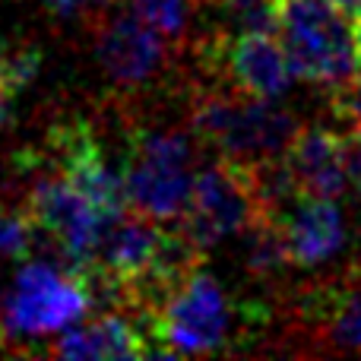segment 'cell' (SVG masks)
I'll use <instances>...</instances> for the list:
<instances>
[{
  "label": "cell",
  "mask_w": 361,
  "mask_h": 361,
  "mask_svg": "<svg viewBox=\"0 0 361 361\" xmlns=\"http://www.w3.org/2000/svg\"><path fill=\"white\" fill-rule=\"evenodd\" d=\"M190 130L197 140L212 146L219 159L250 165L286 156L301 124L295 114L273 105V99L250 95L238 86H209L190 99Z\"/></svg>",
  "instance_id": "1"
},
{
  "label": "cell",
  "mask_w": 361,
  "mask_h": 361,
  "mask_svg": "<svg viewBox=\"0 0 361 361\" xmlns=\"http://www.w3.org/2000/svg\"><path fill=\"white\" fill-rule=\"evenodd\" d=\"M279 42L295 76L339 89L358 73V38L352 13L336 0H282Z\"/></svg>",
  "instance_id": "2"
},
{
  "label": "cell",
  "mask_w": 361,
  "mask_h": 361,
  "mask_svg": "<svg viewBox=\"0 0 361 361\" xmlns=\"http://www.w3.org/2000/svg\"><path fill=\"white\" fill-rule=\"evenodd\" d=\"M92 305L86 276L35 260L19 269L10 295L0 305V326L6 333V343L57 336L86 317Z\"/></svg>",
  "instance_id": "3"
},
{
  "label": "cell",
  "mask_w": 361,
  "mask_h": 361,
  "mask_svg": "<svg viewBox=\"0 0 361 361\" xmlns=\"http://www.w3.org/2000/svg\"><path fill=\"white\" fill-rule=\"evenodd\" d=\"M140 326L149 339L152 355H209V352L222 349L228 339L231 305L222 286L209 273L197 269Z\"/></svg>",
  "instance_id": "4"
},
{
  "label": "cell",
  "mask_w": 361,
  "mask_h": 361,
  "mask_svg": "<svg viewBox=\"0 0 361 361\" xmlns=\"http://www.w3.org/2000/svg\"><path fill=\"white\" fill-rule=\"evenodd\" d=\"M25 212L38 231L54 238L61 254L67 257V269L86 276L92 267L95 244L105 231L111 212H102L67 175L51 171L32 180ZM118 216V212H114Z\"/></svg>",
  "instance_id": "5"
},
{
  "label": "cell",
  "mask_w": 361,
  "mask_h": 361,
  "mask_svg": "<svg viewBox=\"0 0 361 361\" xmlns=\"http://www.w3.org/2000/svg\"><path fill=\"white\" fill-rule=\"evenodd\" d=\"M260 216L254 203V193L247 187L241 165L228 159H216L212 165L197 171L193 178V200L187 212L178 219V225L209 250L212 244L244 231L254 219Z\"/></svg>",
  "instance_id": "6"
},
{
  "label": "cell",
  "mask_w": 361,
  "mask_h": 361,
  "mask_svg": "<svg viewBox=\"0 0 361 361\" xmlns=\"http://www.w3.org/2000/svg\"><path fill=\"white\" fill-rule=\"evenodd\" d=\"M95 25V61L121 89H140L159 76L169 61L165 35L133 10L99 13Z\"/></svg>",
  "instance_id": "7"
},
{
  "label": "cell",
  "mask_w": 361,
  "mask_h": 361,
  "mask_svg": "<svg viewBox=\"0 0 361 361\" xmlns=\"http://www.w3.org/2000/svg\"><path fill=\"white\" fill-rule=\"evenodd\" d=\"M193 178L190 165L159 162V159L133 156L124 165V187L127 203L133 212L156 219V222H178L193 200Z\"/></svg>",
  "instance_id": "8"
},
{
  "label": "cell",
  "mask_w": 361,
  "mask_h": 361,
  "mask_svg": "<svg viewBox=\"0 0 361 361\" xmlns=\"http://www.w3.org/2000/svg\"><path fill=\"white\" fill-rule=\"evenodd\" d=\"M295 267H320L345 244V222L336 200L301 193L282 219Z\"/></svg>",
  "instance_id": "9"
},
{
  "label": "cell",
  "mask_w": 361,
  "mask_h": 361,
  "mask_svg": "<svg viewBox=\"0 0 361 361\" xmlns=\"http://www.w3.org/2000/svg\"><path fill=\"white\" fill-rule=\"evenodd\" d=\"M286 156L295 178H298L301 193L336 200L352 184L343 156V133L330 130V127H301Z\"/></svg>",
  "instance_id": "10"
},
{
  "label": "cell",
  "mask_w": 361,
  "mask_h": 361,
  "mask_svg": "<svg viewBox=\"0 0 361 361\" xmlns=\"http://www.w3.org/2000/svg\"><path fill=\"white\" fill-rule=\"evenodd\" d=\"M51 355L57 358H143L152 355L149 339L143 326L130 314L105 311L95 320L73 330L57 333V343L51 345Z\"/></svg>",
  "instance_id": "11"
},
{
  "label": "cell",
  "mask_w": 361,
  "mask_h": 361,
  "mask_svg": "<svg viewBox=\"0 0 361 361\" xmlns=\"http://www.w3.org/2000/svg\"><path fill=\"white\" fill-rule=\"evenodd\" d=\"M244 235V269L254 279H276L279 273H286V267L292 263V250H288L286 225L279 219L257 216Z\"/></svg>",
  "instance_id": "12"
},
{
  "label": "cell",
  "mask_w": 361,
  "mask_h": 361,
  "mask_svg": "<svg viewBox=\"0 0 361 361\" xmlns=\"http://www.w3.org/2000/svg\"><path fill=\"white\" fill-rule=\"evenodd\" d=\"M38 70H42V48L32 42H19L0 51V95L16 102L19 92L35 82Z\"/></svg>",
  "instance_id": "13"
},
{
  "label": "cell",
  "mask_w": 361,
  "mask_h": 361,
  "mask_svg": "<svg viewBox=\"0 0 361 361\" xmlns=\"http://www.w3.org/2000/svg\"><path fill=\"white\" fill-rule=\"evenodd\" d=\"M197 0H130V10L143 16L165 38H180L190 23V6Z\"/></svg>",
  "instance_id": "14"
},
{
  "label": "cell",
  "mask_w": 361,
  "mask_h": 361,
  "mask_svg": "<svg viewBox=\"0 0 361 361\" xmlns=\"http://www.w3.org/2000/svg\"><path fill=\"white\" fill-rule=\"evenodd\" d=\"M38 228L29 212H16L10 206H0V254L4 257H25L35 247Z\"/></svg>",
  "instance_id": "15"
},
{
  "label": "cell",
  "mask_w": 361,
  "mask_h": 361,
  "mask_svg": "<svg viewBox=\"0 0 361 361\" xmlns=\"http://www.w3.org/2000/svg\"><path fill=\"white\" fill-rule=\"evenodd\" d=\"M330 108H333V118L343 127V133H358L361 137V70L349 82L333 89Z\"/></svg>",
  "instance_id": "16"
},
{
  "label": "cell",
  "mask_w": 361,
  "mask_h": 361,
  "mask_svg": "<svg viewBox=\"0 0 361 361\" xmlns=\"http://www.w3.org/2000/svg\"><path fill=\"white\" fill-rule=\"evenodd\" d=\"M343 156H345V171L349 180L361 193V137L358 133H343Z\"/></svg>",
  "instance_id": "17"
},
{
  "label": "cell",
  "mask_w": 361,
  "mask_h": 361,
  "mask_svg": "<svg viewBox=\"0 0 361 361\" xmlns=\"http://www.w3.org/2000/svg\"><path fill=\"white\" fill-rule=\"evenodd\" d=\"M336 4H339V6H345V10H349L352 16H358V13H361V0H336Z\"/></svg>",
  "instance_id": "18"
},
{
  "label": "cell",
  "mask_w": 361,
  "mask_h": 361,
  "mask_svg": "<svg viewBox=\"0 0 361 361\" xmlns=\"http://www.w3.org/2000/svg\"><path fill=\"white\" fill-rule=\"evenodd\" d=\"M355 38H358V54H361V13L355 16Z\"/></svg>",
  "instance_id": "19"
},
{
  "label": "cell",
  "mask_w": 361,
  "mask_h": 361,
  "mask_svg": "<svg viewBox=\"0 0 361 361\" xmlns=\"http://www.w3.org/2000/svg\"><path fill=\"white\" fill-rule=\"evenodd\" d=\"M352 273H355V276H358V279H361V257H358V260H355V263H352Z\"/></svg>",
  "instance_id": "20"
},
{
  "label": "cell",
  "mask_w": 361,
  "mask_h": 361,
  "mask_svg": "<svg viewBox=\"0 0 361 361\" xmlns=\"http://www.w3.org/2000/svg\"><path fill=\"white\" fill-rule=\"evenodd\" d=\"M6 349V333H4V326H0V352Z\"/></svg>",
  "instance_id": "21"
},
{
  "label": "cell",
  "mask_w": 361,
  "mask_h": 361,
  "mask_svg": "<svg viewBox=\"0 0 361 361\" xmlns=\"http://www.w3.org/2000/svg\"><path fill=\"white\" fill-rule=\"evenodd\" d=\"M197 4H212V0H197Z\"/></svg>",
  "instance_id": "22"
}]
</instances>
